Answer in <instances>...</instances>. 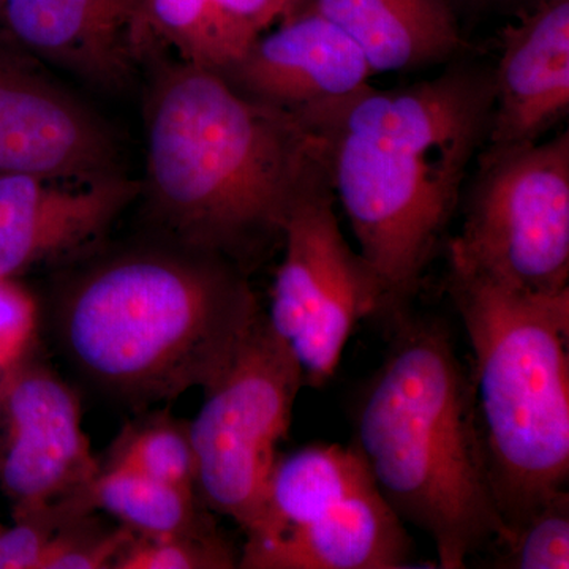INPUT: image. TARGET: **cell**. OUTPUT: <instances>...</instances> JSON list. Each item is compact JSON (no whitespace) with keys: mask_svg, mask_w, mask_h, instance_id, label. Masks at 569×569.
Returning <instances> with one entry per match:
<instances>
[{"mask_svg":"<svg viewBox=\"0 0 569 569\" xmlns=\"http://www.w3.org/2000/svg\"><path fill=\"white\" fill-rule=\"evenodd\" d=\"M490 146L541 140L569 111V0H533L501 33Z\"/></svg>","mask_w":569,"mask_h":569,"instance_id":"obj_14","label":"cell"},{"mask_svg":"<svg viewBox=\"0 0 569 569\" xmlns=\"http://www.w3.org/2000/svg\"><path fill=\"white\" fill-rule=\"evenodd\" d=\"M39 307L17 277H0V369L36 343Z\"/></svg>","mask_w":569,"mask_h":569,"instance_id":"obj_24","label":"cell"},{"mask_svg":"<svg viewBox=\"0 0 569 569\" xmlns=\"http://www.w3.org/2000/svg\"><path fill=\"white\" fill-rule=\"evenodd\" d=\"M448 290L473 351L490 488L511 539L568 488L569 290L523 293L452 269Z\"/></svg>","mask_w":569,"mask_h":569,"instance_id":"obj_5","label":"cell"},{"mask_svg":"<svg viewBox=\"0 0 569 569\" xmlns=\"http://www.w3.org/2000/svg\"><path fill=\"white\" fill-rule=\"evenodd\" d=\"M89 501L137 537H209L220 533L194 489L121 470L100 468L89 486Z\"/></svg>","mask_w":569,"mask_h":569,"instance_id":"obj_18","label":"cell"},{"mask_svg":"<svg viewBox=\"0 0 569 569\" xmlns=\"http://www.w3.org/2000/svg\"><path fill=\"white\" fill-rule=\"evenodd\" d=\"M261 313L241 268L171 241L88 266L59 291L52 323L86 380L151 406L211 388Z\"/></svg>","mask_w":569,"mask_h":569,"instance_id":"obj_3","label":"cell"},{"mask_svg":"<svg viewBox=\"0 0 569 569\" xmlns=\"http://www.w3.org/2000/svg\"><path fill=\"white\" fill-rule=\"evenodd\" d=\"M2 527H3L2 523H0V529H2Z\"/></svg>","mask_w":569,"mask_h":569,"instance_id":"obj_28","label":"cell"},{"mask_svg":"<svg viewBox=\"0 0 569 569\" xmlns=\"http://www.w3.org/2000/svg\"><path fill=\"white\" fill-rule=\"evenodd\" d=\"M89 488L78 496L13 515L14 526L0 529V569H40L52 538L69 520L97 512Z\"/></svg>","mask_w":569,"mask_h":569,"instance_id":"obj_21","label":"cell"},{"mask_svg":"<svg viewBox=\"0 0 569 569\" xmlns=\"http://www.w3.org/2000/svg\"><path fill=\"white\" fill-rule=\"evenodd\" d=\"M372 74L356 41L306 7L263 33L223 77L250 99L299 116L353 96Z\"/></svg>","mask_w":569,"mask_h":569,"instance_id":"obj_12","label":"cell"},{"mask_svg":"<svg viewBox=\"0 0 569 569\" xmlns=\"http://www.w3.org/2000/svg\"><path fill=\"white\" fill-rule=\"evenodd\" d=\"M479 156L449 269L523 293L569 290V133Z\"/></svg>","mask_w":569,"mask_h":569,"instance_id":"obj_7","label":"cell"},{"mask_svg":"<svg viewBox=\"0 0 569 569\" xmlns=\"http://www.w3.org/2000/svg\"><path fill=\"white\" fill-rule=\"evenodd\" d=\"M383 362L356 397L351 447L403 523L462 569L509 533L490 488L473 385L438 318L396 317Z\"/></svg>","mask_w":569,"mask_h":569,"instance_id":"obj_4","label":"cell"},{"mask_svg":"<svg viewBox=\"0 0 569 569\" xmlns=\"http://www.w3.org/2000/svg\"><path fill=\"white\" fill-rule=\"evenodd\" d=\"M0 376H2V369H0Z\"/></svg>","mask_w":569,"mask_h":569,"instance_id":"obj_27","label":"cell"},{"mask_svg":"<svg viewBox=\"0 0 569 569\" xmlns=\"http://www.w3.org/2000/svg\"><path fill=\"white\" fill-rule=\"evenodd\" d=\"M100 468H121L198 490L197 458L189 421L162 411L129 422L111 445Z\"/></svg>","mask_w":569,"mask_h":569,"instance_id":"obj_19","label":"cell"},{"mask_svg":"<svg viewBox=\"0 0 569 569\" xmlns=\"http://www.w3.org/2000/svg\"><path fill=\"white\" fill-rule=\"evenodd\" d=\"M134 533L122 523L107 526L96 512L78 516L52 538L40 569H110Z\"/></svg>","mask_w":569,"mask_h":569,"instance_id":"obj_23","label":"cell"},{"mask_svg":"<svg viewBox=\"0 0 569 569\" xmlns=\"http://www.w3.org/2000/svg\"><path fill=\"white\" fill-rule=\"evenodd\" d=\"M246 537L238 565L246 569H397L415 552L406 523L351 445L279 456Z\"/></svg>","mask_w":569,"mask_h":569,"instance_id":"obj_6","label":"cell"},{"mask_svg":"<svg viewBox=\"0 0 569 569\" xmlns=\"http://www.w3.org/2000/svg\"><path fill=\"white\" fill-rule=\"evenodd\" d=\"M138 190L118 174L77 182L0 176V277H18L96 241Z\"/></svg>","mask_w":569,"mask_h":569,"instance_id":"obj_13","label":"cell"},{"mask_svg":"<svg viewBox=\"0 0 569 569\" xmlns=\"http://www.w3.org/2000/svg\"><path fill=\"white\" fill-rule=\"evenodd\" d=\"M99 473L80 397L33 343L0 376V489L18 515L84 492Z\"/></svg>","mask_w":569,"mask_h":569,"instance_id":"obj_10","label":"cell"},{"mask_svg":"<svg viewBox=\"0 0 569 569\" xmlns=\"http://www.w3.org/2000/svg\"><path fill=\"white\" fill-rule=\"evenodd\" d=\"M111 134L88 108L0 52V176L91 181L112 173Z\"/></svg>","mask_w":569,"mask_h":569,"instance_id":"obj_11","label":"cell"},{"mask_svg":"<svg viewBox=\"0 0 569 569\" xmlns=\"http://www.w3.org/2000/svg\"><path fill=\"white\" fill-rule=\"evenodd\" d=\"M238 565V552L220 533L163 538L134 535L114 569H230Z\"/></svg>","mask_w":569,"mask_h":569,"instance_id":"obj_22","label":"cell"},{"mask_svg":"<svg viewBox=\"0 0 569 569\" xmlns=\"http://www.w3.org/2000/svg\"><path fill=\"white\" fill-rule=\"evenodd\" d=\"M365 52L373 73L455 62L466 48L455 0H310Z\"/></svg>","mask_w":569,"mask_h":569,"instance_id":"obj_16","label":"cell"},{"mask_svg":"<svg viewBox=\"0 0 569 569\" xmlns=\"http://www.w3.org/2000/svg\"><path fill=\"white\" fill-rule=\"evenodd\" d=\"M492 104V70L456 62L430 80L392 91L369 84L299 114L323 144L336 201L395 317L458 211Z\"/></svg>","mask_w":569,"mask_h":569,"instance_id":"obj_1","label":"cell"},{"mask_svg":"<svg viewBox=\"0 0 569 569\" xmlns=\"http://www.w3.org/2000/svg\"><path fill=\"white\" fill-rule=\"evenodd\" d=\"M310 0H299V3H301V9H306L307 6H309Z\"/></svg>","mask_w":569,"mask_h":569,"instance_id":"obj_26","label":"cell"},{"mask_svg":"<svg viewBox=\"0 0 569 569\" xmlns=\"http://www.w3.org/2000/svg\"><path fill=\"white\" fill-rule=\"evenodd\" d=\"M325 183L323 144L299 116L190 63L157 81L148 110V198L171 241L247 272L282 242L296 206Z\"/></svg>","mask_w":569,"mask_h":569,"instance_id":"obj_2","label":"cell"},{"mask_svg":"<svg viewBox=\"0 0 569 569\" xmlns=\"http://www.w3.org/2000/svg\"><path fill=\"white\" fill-rule=\"evenodd\" d=\"M497 568H569V493H557L515 531Z\"/></svg>","mask_w":569,"mask_h":569,"instance_id":"obj_20","label":"cell"},{"mask_svg":"<svg viewBox=\"0 0 569 569\" xmlns=\"http://www.w3.org/2000/svg\"><path fill=\"white\" fill-rule=\"evenodd\" d=\"M301 387L298 359L263 312L189 422L201 500L246 533L263 511Z\"/></svg>","mask_w":569,"mask_h":569,"instance_id":"obj_8","label":"cell"},{"mask_svg":"<svg viewBox=\"0 0 569 569\" xmlns=\"http://www.w3.org/2000/svg\"><path fill=\"white\" fill-rule=\"evenodd\" d=\"M141 0H0L18 47L103 86L126 80L142 51Z\"/></svg>","mask_w":569,"mask_h":569,"instance_id":"obj_15","label":"cell"},{"mask_svg":"<svg viewBox=\"0 0 569 569\" xmlns=\"http://www.w3.org/2000/svg\"><path fill=\"white\" fill-rule=\"evenodd\" d=\"M268 320L301 366L305 385L335 377L356 325L388 312L380 280L348 244L331 183L307 194L288 217Z\"/></svg>","mask_w":569,"mask_h":569,"instance_id":"obj_9","label":"cell"},{"mask_svg":"<svg viewBox=\"0 0 569 569\" xmlns=\"http://www.w3.org/2000/svg\"><path fill=\"white\" fill-rule=\"evenodd\" d=\"M533 0H455L458 9L468 7V9L488 10V9H512V7H519L520 10L523 7L529 6Z\"/></svg>","mask_w":569,"mask_h":569,"instance_id":"obj_25","label":"cell"},{"mask_svg":"<svg viewBox=\"0 0 569 569\" xmlns=\"http://www.w3.org/2000/svg\"><path fill=\"white\" fill-rule=\"evenodd\" d=\"M299 10V0H141L142 50L160 43L182 63L223 74Z\"/></svg>","mask_w":569,"mask_h":569,"instance_id":"obj_17","label":"cell"}]
</instances>
